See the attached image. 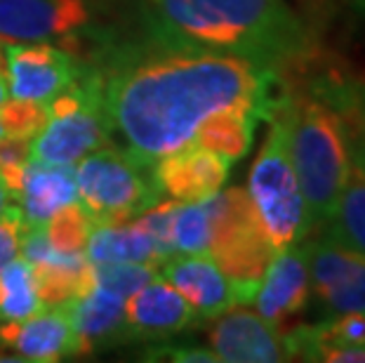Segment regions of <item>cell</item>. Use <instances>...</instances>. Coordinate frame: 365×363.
I'll return each mask as SVG.
<instances>
[{"label": "cell", "mask_w": 365, "mask_h": 363, "mask_svg": "<svg viewBox=\"0 0 365 363\" xmlns=\"http://www.w3.org/2000/svg\"><path fill=\"white\" fill-rule=\"evenodd\" d=\"M31 160V140L24 137H0V182L12 200H17L26 165Z\"/></svg>", "instance_id": "28"}, {"label": "cell", "mask_w": 365, "mask_h": 363, "mask_svg": "<svg viewBox=\"0 0 365 363\" xmlns=\"http://www.w3.org/2000/svg\"><path fill=\"white\" fill-rule=\"evenodd\" d=\"M7 203H12V196L7 194V189L3 187V182H0V213H3V208H5Z\"/></svg>", "instance_id": "33"}, {"label": "cell", "mask_w": 365, "mask_h": 363, "mask_svg": "<svg viewBox=\"0 0 365 363\" xmlns=\"http://www.w3.org/2000/svg\"><path fill=\"white\" fill-rule=\"evenodd\" d=\"M78 200L73 165L29 160L17 203L26 227H45L57 210Z\"/></svg>", "instance_id": "18"}, {"label": "cell", "mask_w": 365, "mask_h": 363, "mask_svg": "<svg viewBox=\"0 0 365 363\" xmlns=\"http://www.w3.org/2000/svg\"><path fill=\"white\" fill-rule=\"evenodd\" d=\"M90 21L85 0H0V43L73 38Z\"/></svg>", "instance_id": "11"}, {"label": "cell", "mask_w": 365, "mask_h": 363, "mask_svg": "<svg viewBox=\"0 0 365 363\" xmlns=\"http://www.w3.org/2000/svg\"><path fill=\"white\" fill-rule=\"evenodd\" d=\"M7 88L14 99H50L71 85L83 71V61L50 43H10L5 48Z\"/></svg>", "instance_id": "10"}, {"label": "cell", "mask_w": 365, "mask_h": 363, "mask_svg": "<svg viewBox=\"0 0 365 363\" xmlns=\"http://www.w3.org/2000/svg\"><path fill=\"white\" fill-rule=\"evenodd\" d=\"M158 276V267L149 262H108V265H92L90 262V283L120 297L135 295L139 288L151 283Z\"/></svg>", "instance_id": "24"}, {"label": "cell", "mask_w": 365, "mask_h": 363, "mask_svg": "<svg viewBox=\"0 0 365 363\" xmlns=\"http://www.w3.org/2000/svg\"><path fill=\"white\" fill-rule=\"evenodd\" d=\"M210 208L207 200H177L173 215V245L177 255H200L210 248Z\"/></svg>", "instance_id": "23"}, {"label": "cell", "mask_w": 365, "mask_h": 363, "mask_svg": "<svg viewBox=\"0 0 365 363\" xmlns=\"http://www.w3.org/2000/svg\"><path fill=\"white\" fill-rule=\"evenodd\" d=\"M205 200L212 220L207 255L231 281L257 292L276 250L264 234L250 196L245 189L229 187Z\"/></svg>", "instance_id": "7"}, {"label": "cell", "mask_w": 365, "mask_h": 363, "mask_svg": "<svg viewBox=\"0 0 365 363\" xmlns=\"http://www.w3.org/2000/svg\"><path fill=\"white\" fill-rule=\"evenodd\" d=\"M0 81H7V59H5V48H0Z\"/></svg>", "instance_id": "32"}, {"label": "cell", "mask_w": 365, "mask_h": 363, "mask_svg": "<svg viewBox=\"0 0 365 363\" xmlns=\"http://www.w3.org/2000/svg\"><path fill=\"white\" fill-rule=\"evenodd\" d=\"M287 97L271 113V130L259 156L255 158L245 189L264 234L276 252L307 241V236L314 231L290 158V135L285 118Z\"/></svg>", "instance_id": "4"}, {"label": "cell", "mask_w": 365, "mask_h": 363, "mask_svg": "<svg viewBox=\"0 0 365 363\" xmlns=\"http://www.w3.org/2000/svg\"><path fill=\"white\" fill-rule=\"evenodd\" d=\"M90 229L92 222L78 200L57 210L50 218V222L45 224L52 248L64 255H85Z\"/></svg>", "instance_id": "25"}, {"label": "cell", "mask_w": 365, "mask_h": 363, "mask_svg": "<svg viewBox=\"0 0 365 363\" xmlns=\"http://www.w3.org/2000/svg\"><path fill=\"white\" fill-rule=\"evenodd\" d=\"M34 267L24 257H14L0 269V321H21L41 312Z\"/></svg>", "instance_id": "22"}, {"label": "cell", "mask_w": 365, "mask_h": 363, "mask_svg": "<svg viewBox=\"0 0 365 363\" xmlns=\"http://www.w3.org/2000/svg\"><path fill=\"white\" fill-rule=\"evenodd\" d=\"M325 236L365 257V173L351 168L337 208L325 224Z\"/></svg>", "instance_id": "21"}, {"label": "cell", "mask_w": 365, "mask_h": 363, "mask_svg": "<svg viewBox=\"0 0 365 363\" xmlns=\"http://www.w3.org/2000/svg\"><path fill=\"white\" fill-rule=\"evenodd\" d=\"M125 321L137 337H170L196 328L200 316L165 279L156 276L125 300Z\"/></svg>", "instance_id": "16"}, {"label": "cell", "mask_w": 365, "mask_h": 363, "mask_svg": "<svg viewBox=\"0 0 365 363\" xmlns=\"http://www.w3.org/2000/svg\"><path fill=\"white\" fill-rule=\"evenodd\" d=\"M45 109L48 121L31 140V160L76 165L88 153L111 144L99 76L90 64H83L78 78L45 102Z\"/></svg>", "instance_id": "6"}, {"label": "cell", "mask_w": 365, "mask_h": 363, "mask_svg": "<svg viewBox=\"0 0 365 363\" xmlns=\"http://www.w3.org/2000/svg\"><path fill=\"white\" fill-rule=\"evenodd\" d=\"M210 344L217 361L278 363L290 361L278 326L252 312H224L210 328Z\"/></svg>", "instance_id": "12"}, {"label": "cell", "mask_w": 365, "mask_h": 363, "mask_svg": "<svg viewBox=\"0 0 365 363\" xmlns=\"http://www.w3.org/2000/svg\"><path fill=\"white\" fill-rule=\"evenodd\" d=\"M61 309L78 337L81 354L132 339L125 321V297L115 295V292L90 283L88 290L64 302Z\"/></svg>", "instance_id": "17"}, {"label": "cell", "mask_w": 365, "mask_h": 363, "mask_svg": "<svg viewBox=\"0 0 365 363\" xmlns=\"http://www.w3.org/2000/svg\"><path fill=\"white\" fill-rule=\"evenodd\" d=\"M349 5H351L354 10H359V12H365V0H349Z\"/></svg>", "instance_id": "35"}, {"label": "cell", "mask_w": 365, "mask_h": 363, "mask_svg": "<svg viewBox=\"0 0 365 363\" xmlns=\"http://www.w3.org/2000/svg\"><path fill=\"white\" fill-rule=\"evenodd\" d=\"M158 276L196 309L200 321L217 319L238 305H250L257 295L231 281L207 252L173 255L158 265Z\"/></svg>", "instance_id": "9"}, {"label": "cell", "mask_w": 365, "mask_h": 363, "mask_svg": "<svg viewBox=\"0 0 365 363\" xmlns=\"http://www.w3.org/2000/svg\"><path fill=\"white\" fill-rule=\"evenodd\" d=\"M309 297H312V281H309L307 243L302 241L274 255L259 281L255 305L264 319L281 326L307 307Z\"/></svg>", "instance_id": "13"}, {"label": "cell", "mask_w": 365, "mask_h": 363, "mask_svg": "<svg viewBox=\"0 0 365 363\" xmlns=\"http://www.w3.org/2000/svg\"><path fill=\"white\" fill-rule=\"evenodd\" d=\"M229 168L231 163L220 153L191 144L160 158L153 170L163 194L182 203H191L215 196L227 182Z\"/></svg>", "instance_id": "15"}, {"label": "cell", "mask_w": 365, "mask_h": 363, "mask_svg": "<svg viewBox=\"0 0 365 363\" xmlns=\"http://www.w3.org/2000/svg\"><path fill=\"white\" fill-rule=\"evenodd\" d=\"M175 208H177L175 198L173 200H158L156 205H151L149 210H144L139 218L132 220L146 236L151 238L153 248H156V252H158L160 265L165 260L173 257V255H177L175 245H173V215H175Z\"/></svg>", "instance_id": "27"}, {"label": "cell", "mask_w": 365, "mask_h": 363, "mask_svg": "<svg viewBox=\"0 0 365 363\" xmlns=\"http://www.w3.org/2000/svg\"><path fill=\"white\" fill-rule=\"evenodd\" d=\"M151 354H165V359L182 361V363H215L217 361L212 349H200V347H163V349H153Z\"/></svg>", "instance_id": "30"}, {"label": "cell", "mask_w": 365, "mask_h": 363, "mask_svg": "<svg viewBox=\"0 0 365 363\" xmlns=\"http://www.w3.org/2000/svg\"><path fill=\"white\" fill-rule=\"evenodd\" d=\"M0 137H3V128H0Z\"/></svg>", "instance_id": "36"}, {"label": "cell", "mask_w": 365, "mask_h": 363, "mask_svg": "<svg viewBox=\"0 0 365 363\" xmlns=\"http://www.w3.org/2000/svg\"><path fill=\"white\" fill-rule=\"evenodd\" d=\"M85 257L92 265H108V262H149V265L156 267L160 265L151 238L135 222L92 224Z\"/></svg>", "instance_id": "20"}, {"label": "cell", "mask_w": 365, "mask_h": 363, "mask_svg": "<svg viewBox=\"0 0 365 363\" xmlns=\"http://www.w3.org/2000/svg\"><path fill=\"white\" fill-rule=\"evenodd\" d=\"M10 99V88H7V81H0V104H5Z\"/></svg>", "instance_id": "34"}, {"label": "cell", "mask_w": 365, "mask_h": 363, "mask_svg": "<svg viewBox=\"0 0 365 363\" xmlns=\"http://www.w3.org/2000/svg\"><path fill=\"white\" fill-rule=\"evenodd\" d=\"M90 66L108 142L153 165L191 146L210 113L247 106L269 121L290 95L283 73L177 36L156 17L135 38H108Z\"/></svg>", "instance_id": "1"}, {"label": "cell", "mask_w": 365, "mask_h": 363, "mask_svg": "<svg viewBox=\"0 0 365 363\" xmlns=\"http://www.w3.org/2000/svg\"><path fill=\"white\" fill-rule=\"evenodd\" d=\"M177 36L287 73L314 55L312 34L283 0H151Z\"/></svg>", "instance_id": "2"}, {"label": "cell", "mask_w": 365, "mask_h": 363, "mask_svg": "<svg viewBox=\"0 0 365 363\" xmlns=\"http://www.w3.org/2000/svg\"><path fill=\"white\" fill-rule=\"evenodd\" d=\"M354 99H356V111H359L361 126L365 130V78L354 81Z\"/></svg>", "instance_id": "31"}, {"label": "cell", "mask_w": 365, "mask_h": 363, "mask_svg": "<svg viewBox=\"0 0 365 363\" xmlns=\"http://www.w3.org/2000/svg\"><path fill=\"white\" fill-rule=\"evenodd\" d=\"M48 121V109L43 102H34V99H7L0 104V128L7 137H24V140H34L38 130Z\"/></svg>", "instance_id": "26"}, {"label": "cell", "mask_w": 365, "mask_h": 363, "mask_svg": "<svg viewBox=\"0 0 365 363\" xmlns=\"http://www.w3.org/2000/svg\"><path fill=\"white\" fill-rule=\"evenodd\" d=\"M312 295L325 316L365 314V257L321 236L307 243Z\"/></svg>", "instance_id": "8"}, {"label": "cell", "mask_w": 365, "mask_h": 363, "mask_svg": "<svg viewBox=\"0 0 365 363\" xmlns=\"http://www.w3.org/2000/svg\"><path fill=\"white\" fill-rule=\"evenodd\" d=\"M259 116L247 106H229L210 113L200 123L196 140L193 144L205 146V149L220 153L229 163H236L247 153L252 146L255 126H257Z\"/></svg>", "instance_id": "19"}, {"label": "cell", "mask_w": 365, "mask_h": 363, "mask_svg": "<svg viewBox=\"0 0 365 363\" xmlns=\"http://www.w3.org/2000/svg\"><path fill=\"white\" fill-rule=\"evenodd\" d=\"M24 215L21 208L14 203H7L0 213V269L7 262L14 260L19 255V241H21V229H24Z\"/></svg>", "instance_id": "29"}, {"label": "cell", "mask_w": 365, "mask_h": 363, "mask_svg": "<svg viewBox=\"0 0 365 363\" xmlns=\"http://www.w3.org/2000/svg\"><path fill=\"white\" fill-rule=\"evenodd\" d=\"M156 165L106 144L76 168L78 203L92 224H125L163 200Z\"/></svg>", "instance_id": "5"}, {"label": "cell", "mask_w": 365, "mask_h": 363, "mask_svg": "<svg viewBox=\"0 0 365 363\" xmlns=\"http://www.w3.org/2000/svg\"><path fill=\"white\" fill-rule=\"evenodd\" d=\"M0 342L17 352L21 361L36 363H52L81 354L78 337L61 307H48V312L41 309L21 321H5L0 326Z\"/></svg>", "instance_id": "14"}, {"label": "cell", "mask_w": 365, "mask_h": 363, "mask_svg": "<svg viewBox=\"0 0 365 363\" xmlns=\"http://www.w3.org/2000/svg\"><path fill=\"white\" fill-rule=\"evenodd\" d=\"M290 158L304 196L312 229H323L351 173V140L341 113L314 88L285 102Z\"/></svg>", "instance_id": "3"}]
</instances>
